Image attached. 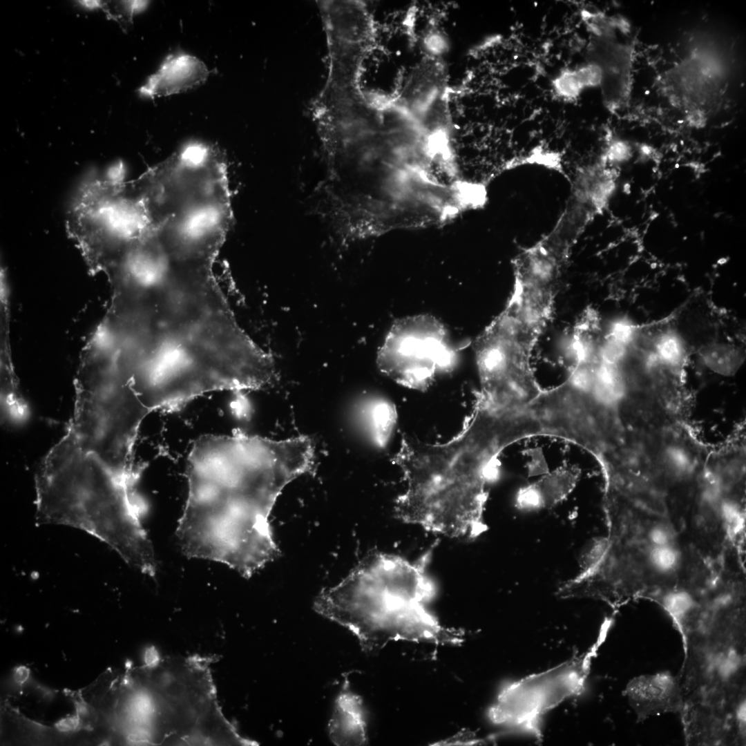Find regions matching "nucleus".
I'll return each mask as SVG.
<instances>
[{"label": "nucleus", "mask_w": 746, "mask_h": 746, "mask_svg": "<svg viewBox=\"0 0 746 746\" xmlns=\"http://www.w3.org/2000/svg\"><path fill=\"white\" fill-rule=\"evenodd\" d=\"M314 460L313 442L303 436L198 438L187 458L188 496L176 530L182 553L252 576L279 555L269 519L278 495Z\"/></svg>", "instance_id": "obj_1"}, {"label": "nucleus", "mask_w": 746, "mask_h": 746, "mask_svg": "<svg viewBox=\"0 0 746 746\" xmlns=\"http://www.w3.org/2000/svg\"><path fill=\"white\" fill-rule=\"evenodd\" d=\"M120 361L150 412L210 392L264 388L278 378L272 356L240 327L228 302L135 326Z\"/></svg>", "instance_id": "obj_2"}, {"label": "nucleus", "mask_w": 746, "mask_h": 746, "mask_svg": "<svg viewBox=\"0 0 746 746\" xmlns=\"http://www.w3.org/2000/svg\"><path fill=\"white\" fill-rule=\"evenodd\" d=\"M136 479L115 472L85 451L68 427L36 474L37 524L80 529L153 577L157 563L143 525L146 508L135 488Z\"/></svg>", "instance_id": "obj_3"}, {"label": "nucleus", "mask_w": 746, "mask_h": 746, "mask_svg": "<svg viewBox=\"0 0 746 746\" xmlns=\"http://www.w3.org/2000/svg\"><path fill=\"white\" fill-rule=\"evenodd\" d=\"M432 548L414 562L375 552L340 583L323 591L316 612L346 627L365 651L392 641L460 644L465 633L441 625L426 609L437 593L427 572Z\"/></svg>", "instance_id": "obj_4"}, {"label": "nucleus", "mask_w": 746, "mask_h": 746, "mask_svg": "<svg viewBox=\"0 0 746 746\" xmlns=\"http://www.w3.org/2000/svg\"><path fill=\"white\" fill-rule=\"evenodd\" d=\"M148 198L152 231L171 265L189 276L214 277L232 220L227 175L195 163L164 164L151 175Z\"/></svg>", "instance_id": "obj_5"}, {"label": "nucleus", "mask_w": 746, "mask_h": 746, "mask_svg": "<svg viewBox=\"0 0 746 746\" xmlns=\"http://www.w3.org/2000/svg\"><path fill=\"white\" fill-rule=\"evenodd\" d=\"M119 354L108 347H83L75 381L73 417L68 427L85 451L115 472L134 476L133 446L150 412L132 389Z\"/></svg>", "instance_id": "obj_6"}, {"label": "nucleus", "mask_w": 746, "mask_h": 746, "mask_svg": "<svg viewBox=\"0 0 746 746\" xmlns=\"http://www.w3.org/2000/svg\"><path fill=\"white\" fill-rule=\"evenodd\" d=\"M564 267L542 251L519 252L509 299L477 338L475 350L515 376H533L530 358L552 317Z\"/></svg>", "instance_id": "obj_7"}, {"label": "nucleus", "mask_w": 746, "mask_h": 746, "mask_svg": "<svg viewBox=\"0 0 746 746\" xmlns=\"http://www.w3.org/2000/svg\"><path fill=\"white\" fill-rule=\"evenodd\" d=\"M138 178H90L73 198L66 231L93 274H104L151 230Z\"/></svg>", "instance_id": "obj_8"}, {"label": "nucleus", "mask_w": 746, "mask_h": 746, "mask_svg": "<svg viewBox=\"0 0 746 746\" xmlns=\"http://www.w3.org/2000/svg\"><path fill=\"white\" fill-rule=\"evenodd\" d=\"M104 274L112 291L108 309L126 321L169 319L200 303L213 289V285L178 272L151 231Z\"/></svg>", "instance_id": "obj_9"}, {"label": "nucleus", "mask_w": 746, "mask_h": 746, "mask_svg": "<svg viewBox=\"0 0 746 746\" xmlns=\"http://www.w3.org/2000/svg\"><path fill=\"white\" fill-rule=\"evenodd\" d=\"M720 41L709 31L691 34L678 59L659 77L665 97L694 125L720 108L729 86L733 46Z\"/></svg>", "instance_id": "obj_10"}, {"label": "nucleus", "mask_w": 746, "mask_h": 746, "mask_svg": "<svg viewBox=\"0 0 746 746\" xmlns=\"http://www.w3.org/2000/svg\"><path fill=\"white\" fill-rule=\"evenodd\" d=\"M602 636L586 652L541 673L506 684L489 708L490 721L542 741L543 716L566 699L581 694Z\"/></svg>", "instance_id": "obj_11"}, {"label": "nucleus", "mask_w": 746, "mask_h": 746, "mask_svg": "<svg viewBox=\"0 0 746 746\" xmlns=\"http://www.w3.org/2000/svg\"><path fill=\"white\" fill-rule=\"evenodd\" d=\"M455 352L443 325L419 315L396 321L377 355L380 370L396 383L424 391L437 372L452 366Z\"/></svg>", "instance_id": "obj_12"}, {"label": "nucleus", "mask_w": 746, "mask_h": 746, "mask_svg": "<svg viewBox=\"0 0 746 746\" xmlns=\"http://www.w3.org/2000/svg\"><path fill=\"white\" fill-rule=\"evenodd\" d=\"M586 23L592 39L589 62L601 71L603 99L611 112L626 108L632 89L635 37L629 23L616 17L587 13Z\"/></svg>", "instance_id": "obj_13"}, {"label": "nucleus", "mask_w": 746, "mask_h": 746, "mask_svg": "<svg viewBox=\"0 0 746 746\" xmlns=\"http://www.w3.org/2000/svg\"><path fill=\"white\" fill-rule=\"evenodd\" d=\"M206 65L182 52L168 55L159 69L138 90L141 97L153 98L180 93L204 83L209 76Z\"/></svg>", "instance_id": "obj_14"}, {"label": "nucleus", "mask_w": 746, "mask_h": 746, "mask_svg": "<svg viewBox=\"0 0 746 746\" xmlns=\"http://www.w3.org/2000/svg\"><path fill=\"white\" fill-rule=\"evenodd\" d=\"M328 729L330 739L336 745H363L367 743L362 700L351 691L347 678L336 698Z\"/></svg>", "instance_id": "obj_15"}, {"label": "nucleus", "mask_w": 746, "mask_h": 746, "mask_svg": "<svg viewBox=\"0 0 746 746\" xmlns=\"http://www.w3.org/2000/svg\"><path fill=\"white\" fill-rule=\"evenodd\" d=\"M578 474L577 468L564 467L544 476L537 483L520 489L517 506L527 510L553 506L573 490Z\"/></svg>", "instance_id": "obj_16"}, {"label": "nucleus", "mask_w": 746, "mask_h": 746, "mask_svg": "<svg viewBox=\"0 0 746 746\" xmlns=\"http://www.w3.org/2000/svg\"><path fill=\"white\" fill-rule=\"evenodd\" d=\"M676 682L669 673H659L634 679L627 687V694L635 706L649 711L667 707L674 698ZM665 709V708H664Z\"/></svg>", "instance_id": "obj_17"}, {"label": "nucleus", "mask_w": 746, "mask_h": 746, "mask_svg": "<svg viewBox=\"0 0 746 746\" xmlns=\"http://www.w3.org/2000/svg\"><path fill=\"white\" fill-rule=\"evenodd\" d=\"M362 417L373 441L384 447L395 427L397 413L394 404L383 398H371L363 404Z\"/></svg>", "instance_id": "obj_18"}, {"label": "nucleus", "mask_w": 746, "mask_h": 746, "mask_svg": "<svg viewBox=\"0 0 746 746\" xmlns=\"http://www.w3.org/2000/svg\"><path fill=\"white\" fill-rule=\"evenodd\" d=\"M646 557L651 569L660 575L675 573L682 562V553L678 543L648 546Z\"/></svg>", "instance_id": "obj_19"}, {"label": "nucleus", "mask_w": 746, "mask_h": 746, "mask_svg": "<svg viewBox=\"0 0 746 746\" xmlns=\"http://www.w3.org/2000/svg\"><path fill=\"white\" fill-rule=\"evenodd\" d=\"M701 356L707 367L724 376L734 374L743 363V356L738 351L723 345L709 347L702 352Z\"/></svg>", "instance_id": "obj_20"}, {"label": "nucleus", "mask_w": 746, "mask_h": 746, "mask_svg": "<svg viewBox=\"0 0 746 746\" xmlns=\"http://www.w3.org/2000/svg\"><path fill=\"white\" fill-rule=\"evenodd\" d=\"M653 352L660 364L677 367L685 358L686 349L682 339L677 334L667 332L658 338Z\"/></svg>", "instance_id": "obj_21"}, {"label": "nucleus", "mask_w": 746, "mask_h": 746, "mask_svg": "<svg viewBox=\"0 0 746 746\" xmlns=\"http://www.w3.org/2000/svg\"><path fill=\"white\" fill-rule=\"evenodd\" d=\"M662 605L672 619L682 624L696 607L693 595L685 589H673L662 597Z\"/></svg>", "instance_id": "obj_22"}, {"label": "nucleus", "mask_w": 746, "mask_h": 746, "mask_svg": "<svg viewBox=\"0 0 746 746\" xmlns=\"http://www.w3.org/2000/svg\"><path fill=\"white\" fill-rule=\"evenodd\" d=\"M663 461L669 472L676 478L683 479L691 475L695 469V460L687 449L678 445L665 448Z\"/></svg>", "instance_id": "obj_23"}, {"label": "nucleus", "mask_w": 746, "mask_h": 746, "mask_svg": "<svg viewBox=\"0 0 746 746\" xmlns=\"http://www.w3.org/2000/svg\"><path fill=\"white\" fill-rule=\"evenodd\" d=\"M716 512L724 528L731 536L739 534L744 526L743 511L740 505L731 499L723 497Z\"/></svg>", "instance_id": "obj_24"}, {"label": "nucleus", "mask_w": 746, "mask_h": 746, "mask_svg": "<svg viewBox=\"0 0 746 746\" xmlns=\"http://www.w3.org/2000/svg\"><path fill=\"white\" fill-rule=\"evenodd\" d=\"M648 546H662L677 544L678 534L673 525L668 521L653 523L646 534Z\"/></svg>", "instance_id": "obj_25"}, {"label": "nucleus", "mask_w": 746, "mask_h": 746, "mask_svg": "<svg viewBox=\"0 0 746 746\" xmlns=\"http://www.w3.org/2000/svg\"><path fill=\"white\" fill-rule=\"evenodd\" d=\"M553 88L560 97L568 100L577 97L584 89L575 69L561 73L553 81Z\"/></svg>", "instance_id": "obj_26"}, {"label": "nucleus", "mask_w": 746, "mask_h": 746, "mask_svg": "<svg viewBox=\"0 0 746 746\" xmlns=\"http://www.w3.org/2000/svg\"><path fill=\"white\" fill-rule=\"evenodd\" d=\"M484 742V741L482 739H479L475 737V735L472 733L465 732L460 733L459 734H457V736H455L453 738H450L448 740H447L443 741V745H456L457 743H469L470 745H471Z\"/></svg>", "instance_id": "obj_27"}, {"label": "nucleus", "mask_w": 746, "mask_h": 746, "mask_svg": "<svg viewBox=\"0 0 746 746\" xmlns=\"http://www.w3.org/2000/svg\"><path fill=\"white\" fill-rule=\"evenodd\" d=\"M78 725V719L75 716H70L59 720L56 724V727L60 731H70L74 730Z\"/></svg>", "instance_id": "obj_28"}, {"label": "nucleus", "mask_w": 746, "mask_h": 746, "mask_svg": "<svg viewBox=\"0 0 746 746\" xmlns=\"http://www.w3.org/2000/svg\"><path fill=\"white\" fill-rule=\"evenodd\" d=\"M30 670L26 667L20 666L16 669L14 677L17 682L23 683L28 680Z\"/></svg>", "instance_id": "obj_29"}, {"label": "nucleus", "mask_w": 746, "mask_h": 746, "mask_svg": "<svg viewBox=\"0 0 746 746\" xmlns=\"http://www.w3.org/2000/svg\"><path fill=\"white\" fill-rule=\"evenodd\" d=\"M738 720L741 725L745 723V703L742 702L737 709Z\"/></svg>", "instance_id": "obj_30"}]
</instances>
